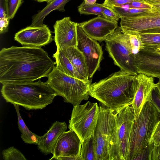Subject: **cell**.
<instances>
[{"label":"cell","instance_id":"obj_31","mask_svg":"<svg viewBox=\"0 0 160 160\" xmlns=\"http://www.w3.org/2000/svg\"><path fill=\"white\" fill-rule=\"evenodd\" d=\"M135 2L149 5L142 0H105L103 4L105 5L112 7L113 6L122 5Z\"/></svg>","mask_w":160,"mask_h":160},{"label":"cell","instance_id":"obj_24","mask_svg":"<svg viewBox=\"0 0 160 160\" xmlns=\"http://www.w3.org/2000/svg\"><path fill=\"white\" fill-rule=\"evenodd\" d=\"M103 3H95L88 5L83 1L78 7V11L81 14L95 15L103 17L102 12Z\"/></svg>","mask_w":160,"mask_h":160},{"label":"cell","instance_id":"obj_23","mask_svg":"<svg viewBox=\"0 0 160 160\" xmlns=\"http://www.w3.org/2000/svg\"><path fill=\"white\" fill-rule=\"evenodd\" d=\"M81 160H97L93 137L92 134L82 143L80 154Z\"/></svg>","mask_w":160,"mask_h":160},{"label":"cell","instance_id":"obj_30","mask_svg":"<svg viewBox=\"0 0 160 160\" xmlns=\"http://www.w3.org/2000/svg\"><path fill=\"white\" fill-rule=\"evenodd\" d=\"M153 144L149 142L148 145L137 155L135 160H151Z\"/></svg>","mask_w":160,"mask_h":160},{"label":"cell","instance_id":"obj_14","mask_svg":"<svg viewBox=\"0 0 160 160\" xmlns=\"http://www.w3.org/2000/svg\"><path fill=\"white\" fill-rule=\"evenodd\" d=\"M78 23L71 21L70 17H64L56 21L53 26L54 40L57 49L77 47Z\"/></svg>","mask_w":160,"mask_h":160},{"label":"cell","instance_id":"obj_9","mask_svg":"<svg viewBox=\"0 0 160 160\" xmlns=\"http://www.w3.org/2000/svg\"><path fill=\"white\" fill-rule=\"evenodd\" d=\"M98 115L99 106L96 102L88 101L83 104L73 106L68 128L77 134L82 143L92 134Z\"/></svg>","mask_w":160,"mask_h":160},{"label":"cell","instance_id":"obj_46","mask_svg":"<svg viewBox=\"0 0 160 160\" xmlns=\"http://www.w3.org/2000/svg\"><path fill=\"white\" fill-rule=\"evenodd\" d=\"M34 0L37 1V0Z\"/></svg>","mask_w":160,"mask_h":160},{"label":"cell","instance_id":"obj_17","mask_svg":"<svg viewBox=\"0 0 160 160\" xmlns=\"http://www.w3.org/2000/svg\"><path fill=\"white\" fill-rule=\"evenodd\" d=\"M136 89L131 105L135 119L140 114L144 104L150 101L153 91L156 87L153 78L138 73L135 77Z\"/></svg>","mask_w":160,"mask_h":160},{"label":"cell","instance_id":"obj_22","mask_svg":"<svg viewBox=\"0 0 160 160\" xmlns=\"http://www.w3.org/2000/svg\"><path fill=\"white\" fill-rule=\"evenodd\" d=\"M13 105L17 113L18 127L21 133V137L22 139L26 143L38 145L40 136L31 132L27 127L21 116L19 106L17 104Z\"/></svg>","mask_w":160,"mask_h":160},{"label":"cell","instance_id":"obj_42","mask_svg":"<svg viewBox=\"0 0 160 160\" xmlns=\"http://www.w3.org/2000/svg\"><path fill=\"white\" fill-rule=\"evenodd\" d=\"M53 0H37V1L39 2H46L48 3L50 2Z\"/></svg>","mask_w":160,"mask_h":160},{"label":"cell","instance_id":"obj_28","mask_svg":"<svg viewBox=\"0 0 160 160\" xmlns=\"http://www.w3.org/2000/svg\"><path fill=\"white\" fill-rule=\"evenodd\" d=\"M22 2V0H6L7 14L10 20L13 18Z\"/></svg>","mask_w":160,"mask_h":160},{"label":"cell","instance_id":"obj_45","mask_svg":"<svg viewBox=\"0 0 160 160\" xmlns=\"http://www.w3.org/2000/svg\"><path fill=\"white\" fill-rule=\"evenodd\" d=\"M160 54V52H158Z\"/></svg>","mask_w":160,"mask_h":160},{"label":"cell","instance_id":"obj_36","mask_svg":"<svg viewBox=\"0 0 160 160\" xmlns=\"http://www.w3.org/2000/svg\"><path fill=\"white\" fill-rule=\"evenodd\" d=\"M151 160H160V144L153 145Z\"/></svg>","mask_w":160,"mask_h":160},{"label":"cell","instance_id":"obj_20","mask_svg":"<svg viewBox=\"0 0 160 160\" xmlns=\"http://www.w3.org/2000/svg\"><path fill=\"white\" fill-rule=\"evenodd\" d=\"M52 57L56 60V67L58 70L71 77L88 81L86 80L78 72L62 50L57 49Z\"/></svg>","mask_w":160,"mask_h":160},{"label":"cell","instance_id":"obj_26","mask_svg":"<svg viewBox=\"0 0 160 160\" xmlns=\"http://www.w3.org/2000/svg\"><path fill=\"white\" fill-rule=\"evenodd\" d=\"M3 159L5 160H26L22 153L14 147L3 150L2 152Z\"/></svg>","mask_w":160,"mask_h":160},{"label":"cell","instance_id":"obj_37","mask_svg":"<svg viewBox=\"0 0 160 160\" xmlns=\"http://www.w3.org/2000/svg\"><path fill=\"white\" fill-rule=\"evenodd\" d=\"M54 159L57 160H81L80 158L74 156H60Z\"/></svg>","mask_w":160,"mask_h":160},{"label":"cell","instance_id":"obj_39","mask_svg":"<svg viewBox=\"0 0 160 160\" xmlns=\"http://www.w3.org/2000/svg\"><path fill=\"white\" fill-rule=\"evenodd\" d=\"M155 90L158 95H160V79L157 83L156 84V87Z\"/></svg>","mask_w":160,"mask_h":160},{"label":"cell","instance_id":"obj_16","mask_svg":"<svg viewBox=\"0 0 160 160\" xmlns=\"http://www.w3.org/2000/svg\"><path fill=\"white\" fill-rule=\"evenodd\" d=\"M81 145L79 137L73 130L64 132L56 143L52 152L53 156L50 160L60 156H74L80 158Z\"/></svg>","mask_w":160,"mask_h":160},{"label":"cell","instance_id":"obj_32","mask_svg":"<svg viewBox=\"0 0 160 160\" xmlns=\"http://www.w3.org/2000/svg\"><path fill=\"white\" fill-rule=\"evenodd\" d=\"M149 142L155 146L160 144V120L154 129Z\"/></svg>","mask_w":160,"mask_h":160},{"label":"cell","instance_id":"obj_18","mask_svg":"<svg viewBox=\"0 0 160 160\" xmlns=\"http://www.w3.org/2000/svg\"><path fill=\"white\" fill-rule=\"evenodd\" d=\"M67 125L64 122H54L43 135L40 136L38 149L45 155L52 153L53 148L59 137L66 131Z\"/></svg>","mask_w":160,"mask_h":160},{"label":"cell","instance_id":"obj_10","mask_svg":"<svg viewBox=\"0 0 160 160\" xmlns=\"http://www.w3.org/2000/svg\"><path fill=\"white\" fill-rule=\"evenodd\" d=\"M122 32L128 34L160 33V12H150L121 18Z\"/></svg>","mask_w":160,"mask_h":160},{"label":"cell","instance_id":"obj_34","mask_svg":"<svg viewBox=\"0 0 160 160\" xmlns=\"http://www.w3.org/2000/svg\"><path fill=\"white\" fill-rule=\"evenodd\" d=\"M10 20L8 18L0 19V33L1 34L7 32Z\"/></svg>","mask_w":160,"mask_h":160},{"label":"cell","instance_id":"obj_2","mask_svg":"<svg viewBox=\"0 0 160 160\" xmlns=\"http://www.w3.org/2000/svg\"><path fill=\"white\" fill-rule=\"evenodd\" d=\"M136 76L120 69L91 83L90 96L113 111L131 105L136 91Z\"/></svg>","mask_w":160,"mask_h":160},{"label":"cell","instance_id":"obj_29","mask_svg":"<svg viewBox=\"0 0 160 160\" xmlns=\"http://www.w3.org/2000/svg\"><path fill=\"white\" fill-rule=\"evenodd\" d=\"M102 13L103 17L111 20L118 22L120 18L119 15L112 8L104 5Z\"/></svg>","mask_w":160,"mask_h":160},{"label":"cell","instance_id":"obj_8","mask_svg":"<svg viewBox=\"0 0 160 160\" xmlns=\"http://www.w3.org/2000/svg\"><path fill=\"white\" fill-rule=\"evenodd\" d=\"M116 127L114 111L100 104L98 119L92 134L97 160H109V144Z\"/></svg>","mask_w":160,"mask_h":160},{"label":"cell","instance_id":"obj_38","mask_svg":"<svg viewBox=\"0 0 160 160\" xmlns=\"http://www.w3.org/2000/svg\"><path fill=\"white\" fill-rule=\"evenodd\" d=\"M147 4L152 5L153 4L160 3V0H142Z\"/></svg>","mask_w":160,"mask_h":160},{"label":"cell","instance_id":"obj_7","mask_svg":"<svg viewBox=\"0 0 160 160\" xmlns=\"http://www.w3.org/2000/svg\"><path fill=\"white\" fill-rule=\"evenodd\" d=\"M105 41L106 49L114 64L121 70L137 75L129 35L123 33L121 27H118Z\"/></svg>","mask_w":160,"mask_h":160},{"label":"cell","instance_id":"obj_15","mask_svg":"<svg viewBox=\"0 0 160 160\" xmlns=\"http://www.w3.org/2000/svg\"><path fill=\"white\" fill-rule=\"evenodd\" d=\"M78 24L89 37L100 42L105 41L118 27V22L100 16Z\"/></svg>","mask_w":160,"mask_h":160},{"label":"cell","instance_id":"obj_19","mask_svg":"<svg viewBox=\"0 0 160 160\" xmlns=\"http://www.w3.org/2000/svg\"><path fill=\"white\" fill-rule=\"evenodd\" d=\"M79 74L86 80L89 79L84 56L77 48L68 47L61 50Z\"/></svg>","mask_w":160,"mask_h":160},{"label":"cell","instance_id":"obj_3","mask_svg":"<svg viewBox=\"0 0 160 160\" xmlns=\"http://www.w3.org/2000/svg\"><path fill=\"white\" fill-rule=\"evenodd\" d=\"M1 92L7 102L28 110L42 109L58 96L51 87L40 79L35 82L5 84L2 85Z\"/></svg>","mask_w":160,"mask_h":160},{"label":"cell","instance_id":"obj_4","mask_svg":"<svg viewBox=\"0 0 160 160\" xmlns=\"http://www.w3.org/2000/svg\"><path fill=\"white\" fill-rule=\"evenodd\" d=\"M160 120V114L150 101L143 106L134 119L129 143L127 160H134L149 142L154 129Z\"/></svg>","mask_w":160,"mask_h":160},{"label":"cell","instance_id":"obj_33","mask_svg":"<svg viewBox=\"0 0 160 160\" xmlns=\"http://www.w3.org/2000/svg\"><path fill=\"white\" fill-rule=\"evenodd\" d=\"M150 101L160 114V98L155 89L153 91Z\"/></svg>","mask_w":160,"mask_h":160},{"label":"cell","instance_id":"obj_40","mask_svg":"<svg viewBox=\"0 0 160 160\" xmlns=\"http://www.w3.org/2000/svg\"><path fill=\"white\" fill-rule=\"evenodd\" d=\"M152 7L157 12H160V3L153 4L152 5Z\"/></svg>","mask_w":160,"mask_h":160},{"label":"cell","instance_id":"obj_11","mask_svg":"<svg viewBox=\"0 0 160 160\" xmlns=\"http://www.w3.org/2000/svg\"><path fill=\"white\" fill-rule=\"evenodd\" d=\"M78 49L84 56L89 79L91 78L99 68L103 52L97 41L89 37L78 23L77 26Z\"/></svg>","mask_w":160,"mask_h":160},{"label":"cell","instance_id":"obj_43","mask_svg":"<svg viewBox=\"0 0 160 160\" xmlns=\"http://www.w3.org/2000/svg\"><path fill=\"white\" fill-rule=\"evenodd\" d=\"M156 51L157 52H160V46L158 47L156 49Z\"/></svg>","mask_w":160,"mask_h":160},{"label":"cell","instance_id":"obj_12","mask_svg":"<svg viewBox=\"0 0 160 160\" xmlns=\"http://www.w3.org/2000/svg\"><path fill=\"white\" fill-rule=\"evenodd\" d=\"M14 40L23 46L41 47L53 40L48 27L43 24L41 26H29L15 33Z\"/></svg>","mask_w":160,"mask_h":160},{"label":"cell","instance_id":"obj_35","mask_svg":"<svg viewBox=\"0 0 160 160\" xmlns=\"http://www.w3.org/2000/svg\"><path fill=\"white\" fill-rule=\"evenodd\" d=\"M6 18L8 17L7 12L6 0H0V19Z\"/></svg>","mask_w":160,"mask_h":160},{"label":"cell","instance_id":"obj_6","mask_svg":"<svg viewBox=\"0 0 160 160\" xmlns=\"http://www.w3.org/2000/svg\"><path fill=\"white\" fill-rule=\"evenodd\" d=\"M114 111L116 127L109 144V160H127L130 137L135 119L134 111L131 105Z\"/></svg>","mask_w":160,"mask_h":160},{"label":"cell","instance_id":"obj_41","mask_svg":"<svg viewBox=\"0 0 160 160\" xmlns=\"http://www.w3.org/2000/svg\"><path fill=\"white\" fill-rule=\"evenodd\" d=\"M84 1L86 4L90 5L96 3L97 0H85Z\"/></svg>","mask_w":160,"mask_h":160},{"label":"cell","instance_id":"obj_5","mask_svg":"<svg viewBox=\"0 0 160 160\" xmlns=\"http://www.w3.org/2000/svg\"><path fill=\"white\" fill-rule=\"evenodd\" d=\"M46 82L64 101L73 106L79 105L90 96L92 80L86 81L77 78L62 72L54 67L47 76Z\"/></svg>","mask_w":160,"mask_h":160},{"label":"cell","instance_id":"obj_1","mask_svg":"<svg viewBox=\"0 0 160 160\" xmlns=\"http://www.w3.org/2000/svg\"><path fill=\"white\" fill-rule=\"evenodd\" d=\"M55 64L41 47L3 48L0 51V82H33L47 77Z\"/></svg>","mask_w":160,"mask_h":160},{"label":"cell","instance_id":"obj_44","mask_svg":"<svg viewBox=\"0 0 160 160\" xmlns=\"http://www.w3.org/2000/svg\"><path fill=\"white\" fill-rule=\"evenodd\" d=\"M159 95V97L160 98V95Z\"/></svg>","mask_w":160,"mask_h":160},{"label":"cell","instance_id":"obj_25","mask_svg":"<svg viewBox=\"0 0 160 160\" xmlns=\"http://www.w3.org/2000/svg\"><path fill=\"white\" fill-rule=\"evenodd\" d=\"M144 47L156 49L160 46V33L141 35Z\"/></svg>","mask_w":160,"mask_h":160},{"label":"cell","instance_id":"obj_27","mask_svg":"<svg viewBox=\"0 0 160 160\" xmlns=\"http://www.w3.org/2000/svg\"><path fill=\"white\" fill-rule=\"evenodd\" d=\"M129 35V38L133 55L138 53L145 47L141 39V36L138 34Z\"/></svg>","mask_w":160,"mask_h":160},{"label":"cell","instance_id":"obj_13","mask_svg":"<svg viewBox=\"0 0 160 160\" xmlns=\"http://www.w3.org/2000/svg\"><path fill=\"white\" fill-rule=\"evenodd\" d=\"M133 62L138 74L160 79V54L155 49L145 47L133 55Z\"/></svg>","mask_w":160,"mask_h":160},{"label":"cell","instance_id":"obj_21","mask_svg":"<svg viewBox=\"0 0 160 160\" xmlns=\"http://www.w3.org/2000/svg\"><path fill=\"white\" fill-rule=\"evenodd\" d=\"M70 0H53L48 3L42 10L34 15L32 18L31 26H41L46 16L52 11L57 10L61 12L65 11L66 4Z\"/></svg>","mask_w":160,"mask_h":160}]
</instances>
